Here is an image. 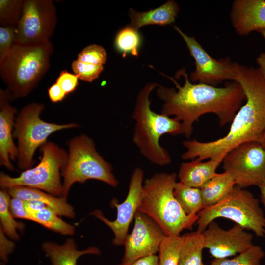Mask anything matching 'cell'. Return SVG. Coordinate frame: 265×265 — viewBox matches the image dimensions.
<instances>
[{"instance_id": "6da1fadb", "label": "cell", "mask_w": 265, "mask_h": 265, "mask_svg": "<svg viewBox=\"0 0 265 265\" xmlns=\"http://www.w3.org/2000/svg\"><path fill=\"white\" fill-rule=\"evenodd\" d=\"M184 77L183 86L173 78L165 76L174 83L176 88L159 84L157 94L163 101L161 113L173 116L182 125L181 134L189 138L193 124L202 115L213 113L217 116L220 126L231 122L245 101V94L240 84L230 81L223 87L191 82L185 69L177 73Z\"/></svg>"}, {"instance_id": "7a4b0ae2", "label": "cell", "mask_w": 265, "mask_h": 265, "mask_svg": "<svg viewBox=\"0 0 265 265\" xmlns=\"http://www.w3.org/2000/svg\"><path fill=\"white\" fill-rule=\"evenodd\" d=\"M234 80L241 86L245 103L233 119L227 134L218 139L201 142L187 140L183 145L184 160L203 161L222 154L242 143L258 141L265 129V79L258 68L233 62Z\"/></svg>"}, {"instance_id": "3957f363", "label": "cell", "mask_w": 265, "mask_h": 265, "mask_svg": "<svg viewBox=\"0 0 265 265\" xmlns=\"http://www.w3.org/2000/svg\"><path fill=\"white\" fill-rule=\"evenodd\" d=\"M159 85L149 83L141 89L132 117L135 121L133 143L148 160L162 166L169 164L172 160L168 151L160 145V138L165 134H181L182 125L175 118L151 110L150 95Z\"/></svg>"}, {"instance_id": "277c9868", "label": "cell", "mask_w": 265, "mask_h": 265, "mask_svg": "<svg viewBox=\"0 0 265 265\" xmlns=\"http://www.w3.org/2000/svg\"><path fill=\"white\" fill-rule=\"evenodd\" d=\"M49 41L33 44L15 43L0 62V76L13 98L27 96L48 71L53 53Z\"/></svg>"}, {"instance_id": "5b68a950", "label": "cell", "mask_w": 265, "mask_h": 265, "mask_svg": "<svg viewBox=\"0 0 265 265\" xmlns=\"http://www.w3.org/2000/svg\"><path fill=\"white\" fill-rule=\"evenodd\" d=\"M177 179L175 173L154 174L143 183L138 211L147 214L161 228L166 236H180L185 229H191L198 215H186L174 195Z\"/></svg>"}, {"instance_id": "8992f818", "label": "cell", "mask_w": 265, "mask_h": 265, "mask_svg": "<svg viewBox=\"0 0 265 265\" xmlns=\"http://www.w3.org/2000/svg\"><path fill=\"white\" fill-rule=\"evenodd\" d=\"M67 144V159L61 169L62 197L67 198L75 183H83L90 179L102 181L113 187L117 186L119 182L111 165L97 151L92 139L82 134L69 140Z\"/></svg>"}, {"instance_id": "52a82bcc", "label": "cell", "mask_w": 265, "mask_h": 265, "mask_svg": "<svg viewBox=\"0 0 265 265\" xmlns=\"http://www.w3.org/2000/svg\"><path fill=\"white\" fill-rule=\"evenodd\" d=\"M197 215V231L201 233L212 221L222 217L252 231L257 237L265 236V216L259 200L249 191L236 185L222 201L204 208Z\"/></svg>"}, {"instance_id": "ba28073f", "label": "cell", "mask_w": 265, "mask_h": 265, "mask_svg": "<svg viewBox=\"0 0 265 265\" xmlns=\"http://www.w3.org/2000/svg\"><path fill=\"white\" fill-rule=\"evenodd\" d=\"M44 108L43 104L32 103L22 108L16 117L13 137L17 139V159L21 169L25 170L32 167L36 149L47 142L51 134L80 126L75 123L59 124L44 121L40 115Z\"/></svg>"}, {"instance_id": "9c48e42d", "label": "cell", "mask_w": 265, "mask_h": 265, "mask_svg": "<svg viewBox=\"0 0 265 265\" xmlns=\"http://www.w3.org/2000/svg\"><path fill=\"white\" fill-rule=\"evenodd\" d=\"M42 157L36 166L25 170L12 177L1 172L0 186L3 189L23 186L44 190L62 196L60 172L67 159L68 153L55 143L47 141L40 147Z\"/></svg>"}, {"instance_id": "30bf717a", "label": "cell", "mask_w": 265, "mask_h": 265, "mask_svg": "<svg viewBox=\"0 0 265 265\" xmlns=\"http://www.w3.org/2000/svg\"><path fill=\"white\" fill-rule=\"evenodd\" d=\"M57 20L56 9L52 0H24L15 43L33 44L49 41Z\"/></svg>"}, {"instance_id": "8fae6325", "label": "cell", "mask_w": 265, "mask_h": 265, "mask_svg": "<svg viewBox=\"0 0 265 265\" xmlns=\"http://www.w3.org/2000/svg\"><path fill=\"white\" fill-rule=\"evenodd\" d=\"M223 169L242 188L258 186L265 179V150L258 141L242 143L226 153Z\"/></svg>"}, {"instance_id": "7c38bea8", "label": "cell", "mask_w": 265, "mask_h": 265, "mask_svg": "<svg viewBox=\"0 0 265 265\" xmlns=\"http://www.w3.org/2000/svg\"><path fill=\"white\" fill-rule=\"evenodd\" d=\"M144 172L140 167L135 168L130 178L128 192L124 201L119 203L113 199L111 205L117 210L116 218L111 221L104 216L99 210L93 211L91 214L101 220L110 228L114 237L112 244L116 246L123 245L128 234L130 225L138 211L143 193Z\"/></svg>"}, {"instance_id": "4fadbf2b", "label": "cell", "mask_w": 265, "mask_h": 265, "mask_svg": "<svg viewBox=\"0 0 265 265\" xmlns=\"http://www.w3.org/2000/svg\"><path fill=\"white\" fill-rule=\"evenodd\" d=\"M174 28L184 40L195 61V70L190 74L191 81L217 87L224 80L233 81V62L229 57L212 58L194 37L187 35L176 26Z\"/></svg>"}, {"instance_id": "5bb4252c", "label": "cell", "mask_w": 265, "mask_h": 265, "mask_svg": "<svg viewBox=\"0 0 265 265\" xmlns=\"http://www.w3.org/2000/svg\"><path fill=\"white\" fill-rule=\"evenodd\" d=\"M134 219L133 230L127 235L123 244L122 262L125 263L156 255L166 236L159 226L147 214L138 211Z\"/></svg>"}, {"instance_id": "9a60e30c", "label": "cell", "mask_w": 265, "mask_h": 265, "mask_svg": "<svg viewBox=\"0 0 265 265\" xmlns=\"http://www.w3.org/2000/svg\"><path fill=\"white\" fill-rule=\"evenodd\" d=\"M204 248L215 259L227 258L240 253L253 245V236L240 225L235 224L228 230L212 221L202 233Z\"/></svg>"}, {"instance_id": "2e32d148", "label": "cell", "mask_w": 265, "mask_h": 265, "mask_svg": "<svg viewBox=\"0 0 265 265\" xmlns=\"http://www.w3.org/2000/svg\"><path fill=\"white\" fill-rule=\"evenodd\" d=\"M13 98L8 89H0V163L10 170L14 167L11 160L17 157V148L13 141L16 108L10 103Z\"/></svg>"}, {"instance_id": "e0dca14e", "label": "cell", "mask_w": 265, "mask_h": 265, "mask_svg": "<svg viewBox=\"0 0 265 265\" xmlns=\"http://www.w3.org/2000/svg\"><path fill=\"white\" fill-rule=\"evenodd\" d=\"M230 18L235 31L241 36L265 29V1L235 0Z\"/></svg>"}, {"instance_id": "ac0fdd59", "label": "cell", "mask_w": 265, "mask_h": 265, "mask_svg": "<svg viewBox=\"0 0 265 265\" xmlns=\"http://www.w3.org/2000/svg\"><path fill=\"white\" fill-rule=\"evenodd\" d=\"M226 154L219 155L208 159L207 161L194 159L182 163L178 172L179 182L191 187L200 188L217 174L216 169L222 162Z\"/></svg>"}, {"instance_id": "d6986e66", "label": "cell", "mask_w": 265, "mask_h": 265, "mask_svg": "<svg viewBox=\"0 0 265 265\" xmlns=\"http://www.w3.org/2000/svg\"><path fill=\"white\" fill-rule=\"evenodd\" d=\"M12 197L18 198L22 200H37L52 209L58 215L74 218L75 213L73 207L68 204L66 198L56 196L41 190L23 186H15L7 189Z\"/></svg>"}, {"instance_id": "ffe728a7", "label": "cell", "mask_w": 265, "mask_h": 265, "mask_svg": "<svg viewBox=\"0 0 265 265\" xmlns=\"http://www.w3.org/2000/svg\"><path fill=\"white\" fill-rule=\"evenodd\" d=\"M179 11L177 2L170 0L163 5L146 12H138L131 8L129 16L130 25L136 29L149 25L165 26L173 23Z\"/></svg>"}, {"instance_id": "44dd1931", "label": "cell", "mask_w": 265, "mask_h": 265, "mask_svg": "<svg viewBox=\"0 0 265 265\" xmlns=\"http://www.w3.org/2000/svg\"><path fill=\"white\" fill-rule=\"evenodd\" d=\"M42 248L50 259L51 265H77V261L86 254L99 255L100 250L96 247H90L82 250L77 249L74 240L67 239L62 245L53 242H46Z\"/></svg>"}, {"instance_id": "7402d4cb", "label": "cell", "mask_w": 265, "mask_h": 265, "mask_svg": "<svg viewBox=\"0 0 265 265\" xmlns=\"http://www.w3.org/2000/svg\"><path fill=\"white\" fill-rule=\"evenodd\" d=\"M235 186L236 182L230 173L225 171L217 173L200 188L204 208L222 201Z\"/></svg>"}, {"instance_id": "603a6c76", "label": "cell", "mask_w": 265, "mask_h": 265, "mask_svg": "<svg viewBox=\"0 0 265 265\" xmlns=\"http://www.w3.org/2000/svg\"><path fill=\"white\" fill-rule=\"evenodd\" d=\"M181 237L182 248L178 265H204L202 233L196 231L185 234Z\"/></svg>"}, {"instance_id": "cb8c5ba5", "label": "cell", "mask_w": 265, "mask_h": 265, "mask_svg": "<svg viewBox=\"0 0 265 265\" xmlns=\"http://www.w3.org/2000/svg\"><path fill=\"white\" fill-rule=\"evenodd\" d=\"M173 192L176 199L186 215H197L204 208L200 188L191 187L177 182Z\"/></svg>"}, {"instance_id": "d4e9b609", "label": "cell", "mask_w": 265, "mask_h": 265, "mask_svg": "<svg viewBox=\"0 0 265 265\" xmlns=\"http://www.w3.org/2000/svg\"><path fill=\"white\" fill-rule=\"evenodd\" d=\"M33 221L62 235H71L75 233L74 227L62 220L51 208L44 209L30 214Z\"/></svg>"}, {"instance_id": "484cf974", "label": "cell", "mask_w": 265, "mask_h": 265, "mask_svg": "<svg viewBox=\"0 0 265 265\" xmlns=\"http://www.w3.org/2000/svg\"><path fill=\"white\" fill-rule=\"evenodd\" d=\"M140 42L141 37L138 30L129 25L117 32L114 46L123 57H125L128 54L138 56Z\"/></svg>"}, {"instance_id": "4316f807", "label": "cell", "mask_w": 265, "mask_h": 265, "mask_svg": "<svg viewBox=\"0 0 265 265\" xmlns=\"http://www.w3.org/2000/svg\"><path fill=\"white\" fill-rule=\"evenodd\" d=\"M10 194L6 189L0 191V218L2 230L14 240L19 238L17 230H22L24 226L21 222L14 219L10 209Z\"/></svg>"}, {"instance_id": "83f0119b", "label": "cell", "mask_w": 265, "mask_h": 265, "mask_svg": "<svg viewBox=\"0 0 265 265\" xmlns=\"http://www.w3.org/2000/svg\"><path fill=\"white\" fill-rule=\"evenodd\" d=\"M181 248V236H166L159 247L158 265H178Z\"/></svg>"}, {"instance_id": "f1b7e54d", "label": "cell", "mask_w": 265, "mask_h": 265, "mask_svg": "<svg viewBox=\"0 0 265 265\" xmlns=\"http://www.w3.org/2000/svg\"><path fill=\"white\" fill-rule=\"evenodd\" d=\"M264 256L262 248L260 246L253 245L233 258H214L210 265H260Z\"/></svg>"}, {"instance_id": "f546056e", "label": "cell", "mask_w": 265, "mask_h": 265, "mask_svg": "<svg viewBox=\"0 0 265 265\" xmlns=\"http://www.w3.org/2000/svg\"><path fill=\"white\" fill-rule=\"evenodd\" d=\"M23 3V0H0V26L16 27L22 14Z\"/></svg>"}, {"instance_id": "4dcf8cb0", "label": "cell", "mask_w": 265, "mask_h": 265, "mask_svg": "<svg viewBox=\"0 0 265 265\" xmlns=\"http://www.w3.org/2000/svg\"><path fill=\"white\" fill-rule=\"evenodd\" d=\"M77 60L90 64L103 65L106 61L107 54L101 45L91 44L78 53Z\"/></svg>"}, {"instance_id": "1f68e13d", "label": "cell", "mask_w": 265, "mask_h": 265, "mask_svg": "<svg viewBox=\"0 0 265 265\" xmlns=\"http://www.w3.org/2000/svg\"><path fill=\"white\" fill-rule=\"evenodd\" d=\"M71 68L79 80L91 82L99 77L104 69V66L90 64L76 59L72 62Z\"/></svg>"}, {"instance_id": "d6a6232c", "label": "cell", "mask_w": 265, "mask_h": 265, "mask_svg": "<svg viewBox=\"0 0 265 265\" xmlns=\"http://www.w3.org/2000/svg\"><path fill=\"white\" fill-rule=\"evenodd\" d=\"M16 27L0 26V62L8 54L15 42Z\"/></svg>"}, {"instance_id": "836d02e7", "label": "cell", "mask_w": 265, "mask_h": 265, "mask_svg": "<svg viewBox=\"0 0 265 265\" xmlns=\"http://www.w3.org/2000/svg\"><path fill=\"white\" fill-rule=\"evenodd\" d=\"M78 80V78L74 74L64 70L60 72L55 82L67 95L76 89L79 84Z\"/></svg>"}, {"instance_id": "e575fe53", "label": "cell", "mask_w": 265, "mask_h": 265, "mask_svg": "<svg viewBox=\"0 0 265 265\" xmlns=\"http://www.w3.org/2000/svg\"><path fill=\"white\" fill-rule=\"evenodd\" d=\"M10 209L14 217L33 221V218L25 206V201L18 198L12 197L10 202Z\"/></svg>"}, {"instance_id": "d590c367", "label": "cell", "mask_w": 265, "mask_h": 265, "mask_svg": "<svg viewBox=\"0 0 265 265\" xmlns=\"http://www.w3.org/2000/svg\"><path fill=\"white\" fill-rule=\"evenodd\" d=\"M14 244L7 239L0 228V256L1 264L4 265L8 260V256L14 249Z\"/></svg>"}, {"instance_id": "8d00e7d4", "label": "cell", "mask_w": 265, "mask_h": 265, "mask_svg": "<svg viewBox=\"0 0 265 265\" xmlns=\"http://www.w3.org/2000/svg\"><path fill=\"white\" fill-rule=\"evenodd\" d=\"M48 94L50 100L53 103L62 101L67 96L56 82H55L49 88Z\"/></svg>"}, {"instance_id": "74e56055", "label": "cell", "mask_w": 265, "mask_h": 265, "mask_svg": "<svg viewBox=\"0 0 265 265\" xmlns=\"http://www.w3.org/2000/svg\"><path fill=\"white\" fill-rule=\"evenodd\" d=\"M117 265H158V256L153 255L138 259L130 263L122 262Z\"/></svg>"}, {"instance_id": "f35d334b", "label": "cell", "mask_w": 265, "mask_h": 265, "mask_svg": "<svg viewBox=\"0 0 265 265\" xmlns=\"http://www.w3.org/2000/svg\"><path fill=\"white\" fill-rule=\"evenodd\" d=\"M256 62L258 69L265 79V53H262L259 54L256 59Z\"/></svg>"}, {"instance_id": "ab89813d", "label": "cell", "mask_w": 265, "mask_h": 265, "mask_svg": "<svg viewBox=\"0 0 265 265\" xmlns=\"http://www.w3.org/2000/svg\"><path fill=\"white\" fill-rule=\"evenodd\" d=\"M257 186L260 191L261 201L265 209V179Z\"/></svg>"}, {"instance_id": "60d3db41", "label": "cell", "mask_w": 265, "mask_h": 265, "mask_svg": "<svg viewBox=\"0 0 265 265\" xmlns=\"http://www.w3.org/2000/svg\"><path fill=\"white\" fill-rule=\"evenodd\" d=\"M259 142L261 144L264 149L265 150V129L260 137Z\"/></svg>"}, {"instance_id": "b9f144b4", "label": "cell", "mask_w": 265, "mask_h": 265, "mask_svg": "<svg viewBox=\"0 0 265 265\" xmlns=\"http://www.w3.org/2000/svg\"><path fill=\"white\" fill-rule=\"evenodd\" d=\"M257 32H258L262 36L265 41V29L258 30Z\"/></svg>"}]
</instances>
